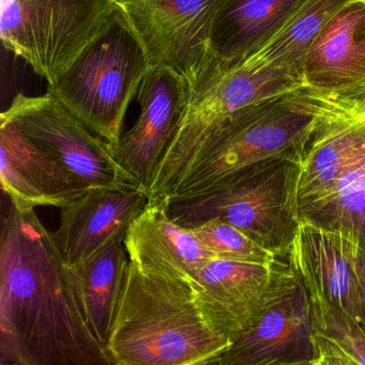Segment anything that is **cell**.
<instances>
[{"label":"cell","instance_id":"obj_13","mask_svg":"<svg viewBox=\"0 0 365 365\" xmlns=\"http://www.w3.org/2000/svg\"><path fill=\"white\" fill-rule=\"evenodd\" d=\"M305 86L337 100L365 95V0H350L324 27L307 53Z\"/></svg>","mask_w":365,"mask_h":365},{"label":"cell","instance_id":"obj_5","mask_svg":"<svg viewBox=\"0 0 365 365\" xmlns=\"http://www.w3.org/2000/svg\"><path fill=\"white\" fill-rule=\"evenodd\" d=\"M301 160L277 158L252 166L206 195L170 202V217L187 228L222 220L287 257L300 223L297 187Z\"/></svg>","mask_w":365,"mask_h":365},{"label":"cell","instance_id":"obj_9","mask_svg":"<svg viewBox=\"0 0 365 365\" xmlns=\"http://www.w3.org/2000/svg\"><path fill=\"white\" fill-rule=\"evenodd\" d=\"M0 121L18 128L85 187H138L113 157L110 144L91 132L50 91L35 97L20 93Z\"/></svg>","mask_w":365,"mask_h":365},{"label":"cell","instance_id":"obj_4","mask_svg":"<svg viewBox=\"0 0 365 365\" xmlns=\"http://www.w3.org/2000/svg\"><path fill=\"white\" fill-rule=\"evenodd\" d=\"M303 85L302 78L289 72L262 67L251 59L228 63L215 58L191 87L185 114L149 187V198L168 197L235 115Z\"/></svg>","mask_w":365,"mask_h":365},{"label":"cell","instance_id":"obj_12","mask_svg":"<svg viewBox=\"0 0 365 365\" xmlns=\"http://www.w3.org/2000/svg\"><path fill=\"white\" fill-rule=\"evenodd\" d=\"M288 269V257L274 264L212 258L194 273L193 286L211 326L232 341L255 319Z\"/></svg>","mask_w":365,"mask_h":365},{"label":"cell","instance_id":"obj_21","mask_svg":"<svg viewBox=\"0 0 365 365\" xmlns=\"http://www.w3.org/2000/svg\"><path fill=\"white\" fill-rule=\"evenodd\" d=\"M350 0H305L283 31L251 61L262 67L289 72L303 80L309 48L320 31Z\"/></svg>","mask_w":365,"mask_h":365},{"label":"cell","instance_id":"obj_23","mask_svg":"<svg viewBox=\"0 0 365 365\" xmlns=\"http://www.w3.org/2000/svg\"><path fill=\"white\" fill-rule=\"evenodd\" d=\"M190 230L200 245L217 258L255 264H274L286 258L277 255L222 220H209Z\"/></svg>","mask_w":365,"mask_h":365},{"label":"cell","instance_id":"obj_1","mask_svg":"<svg viewBox=\"0 0 365 365\" xmlns=\"http://www.w3.org/2000/svg\"><path fill=\"white\" fill-rule=\"evenodd\" d=\"M0 365H110L53 232L9 200L0 235Z\"/></svg>","mask_w":365,"mask_h":365},{"label":"cell","instance_id":"obj_10","mask_svg":"<svg viewBox=\"0 0 365 365\" xmlns=\"http://www.w3.org/2000/svg\"><path fill=\"white\" fill-rule=\"evenodd\" d=\"M315 356L311 296L289 262L262 311L215 365H314Z\"/></svg>","mask_w":365,"mask_h":365},{"label":"cell","instance_id":"obj_17","mask_svg":"<svg viewBox=\"0 0 365 365\" xmlns=\"http://www.w3.org/2000/svg\"><path fill=\"white\" fill-rule=\"evenodd\" d=\"M305 0H224L215 16L211 48L223 63L257 54L292 20Z\"/></svg>","mask_w":365,"mask_h":365},{"label":"cell","instance_id":"obj_15","mask_svg":"<svg viewBox=\"0 0 365 365\" xmlns=\"http://www.w3.org/2000/svg\"><path fill=\"white\" fill-rule=\"evenodd\" d=\"M125 245L129 262L142 270L187 282H193L194 273L204 262L217 258L190 228L172 219L166 197L149 198L128 227Z\"/></svg>","mask_w":365,"mask_h":365},{"label":"cell","instance_id":"obj_19","mask_svg":"<svg viewBox=\"0 0 365 365\" xmlns=\"http://www.w3.org/2000/svg\"><path fill=\"white\" fill-rule=\"evenodd\" d=\"M0 153L11 160L51 207L63 208L89 189L48 151L7 121L0 123Z\"/></svg>","mask_w":365,"mask_h":365},{"label":"cell","instance_id":"obj_24","mask_svg":"<svg viewBox=\"0 0 365 365\" xmlns=\"http://www.w3.org/2000/svg\"><path fill=\"white\" fill-rule=\"evenodd\" d=\"M351 264L358 292L359 324L365 331V249L352 240Z\"/></svg>","mask_w":365,"mask_h":365},{"label":"cell","instance_id":"obj_7","mask_svg":"<svg viewBox=\"0 0 365 365\" xmlns=\"http://www.w3.org/2000/svg\"><path fill=\"white\" fill-rule=\"evenodd\" d=\"M148 68L142 46L119 16L48 91L114 147L123 136L125 114Z\"/></svg>","mask_w":365,"mask_h":365},{"label":"cell","instance_id":"obj_18","mask_svg":"<svg viewBox=\"0 0 365 365\" xmlns=\"http://www.w3.org/2000/svg\"><path fill=\"white\" fill-rule=\"evenodd\" d=\"M125 236V232H120L87 259L71 267L89 324L103 348L129 264Z\"/></svg>","mask_w":365,"mask_h":365},{"label":"cell","instance_id":"obj_6","mask_svg":"<svg viewBox=\"0 0 365 365\" xmlns=\"http://www.w3.org/2000/svg\"><path fill=\"white\" fill-rule=\"evenodd\" d=\"M119 16L116 0H1L0 36L54 86Z\"/></svg>","mask_w":365,"mask_h":365},{"label":"cell","instance_id":"obj_11","mask_svg":"<svg viewBox=\"0 0 365 365\" xmlns=\"http://www.w3.org/2000/svg\"><path fill=\"white\" fill-rule=\"evenodd\" d=\"M191 95L189 83L170 70L149 67L138 91L140 114L123 134L113 157L138 187L149 191Z\"/></svg>","mask_w":365,"mask_h":365},{"label":"cell","instance_id":"obj_20","mask_svg":"<svg viewBox=\"0 0 365 365\" xmlns=\"http://www.w3.org/2000/svg\"><path fill=\"white\" fill-rule=\"evenodd\" d=\"M299 220L336 230L365 249V155L326 191L298 205Z\"/></svg>","mask_w":365,"mask_h":365},{"label":"cell","instance_id":"obj_16","mask_svg":"<svg viewBox=\"0 0 365 365\" xmlns=\"http://www.w3.org/2000/svg\"><path fill=\"white\" fill-rule=\"evenodd\" d=\"M351 247L352 239L346 235L300 220L287 257L309 292L326 299L359 324Z\"/></svg>","mask_w":365,"mask_h":365},{"label":"cell","instance_id":"obj_3","mask_svg":"<svg viewBox=\"0 0 365 365\" xmlns=\"http://www.w3.org/2000/svg\"><path fill=\"white\" fill-rule=\"evenodd\" d=\"M346 104L347 100L333 99L303 85L245 108L215 134L166 198L173 202L206 195L269 160L302 159L320 125Z\"/></svg>","mask_w":365,"mask_h":365},{"label":"cell","instance_id":"obj_22","mask_svg":"<svg viewBox=\"0 0 365 365\" xmlns=\"http://www.w3.org/2000/svg\"><path fill=\"white\" fill-rule=\"evenodd\" d=\"M313 304L314 365H365V331L339 307L309 292Z\"/></svg>","mask_w":365,"mask_h":365},{"label":"cell","instance_id":"obj_8","mask_svg":"<svg viewBox=\"0 0 365 365\" xmlns=\"http://www.w3.org/2000/svg\"><path fill=\"white\" fill-rule=\"evenodd\" d=\"M149 67L164 68L193 86L215 61L211 33L224 0H116Z\"/></svg>","mask_w":365,"mask_h":365},{"label":"cell","instance_id":"obj_2","mask_svg":"<svg viewBox=\"0 0 365 365\" xmlns=\"http://www.w3.org/2000/svg\"><path fill=\"white\" fill-rule=\"evenodd\" d=\"M230 345L202 313L193 282L129 262L104 347L110 365H215Z\"/></svg>","mask_w":365,"mask_h":365},{"label":"cell","instance_id":"obj_14","mask_svg":"<svg viewBox=\"0 0 365 365\" xmlns=\"http://www.w3.org/2000/svg\"><path fill=\"white\" fill-rule=\"evenodd\" d=\"M148 202V191L140 187H89L61 208L58 228L52 232L66 264H80L127 232Z\"/></svg>","mask_w":365,"mask_h":365}]
</instances>
